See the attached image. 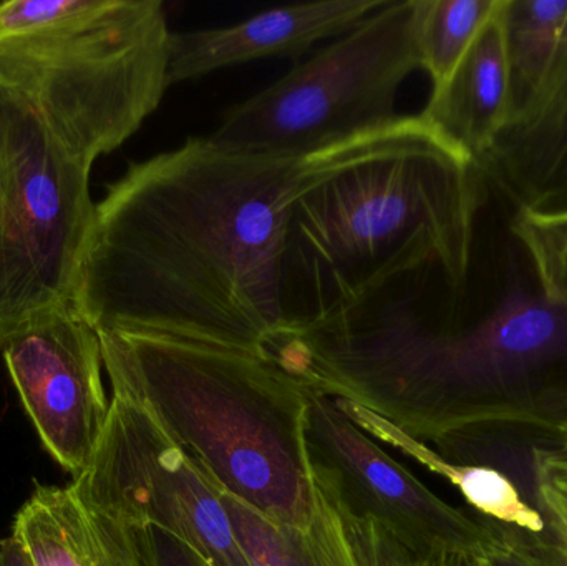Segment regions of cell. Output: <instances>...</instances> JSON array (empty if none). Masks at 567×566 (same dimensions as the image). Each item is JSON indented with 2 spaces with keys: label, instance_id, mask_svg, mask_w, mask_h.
<instances>
[{
  "label": "cell",
  "instance_id": "1",
  "mask_svg": "<svg viewBox=\"0 0 567 566\" xmlns=\"http://www.w3.org/2000/svg\"><path fill=\"white\" fill-rule=\"evenodd\" d=\"M303 159L198 136L132 163L95 203L70 308L96 331L268 358L290 329L287 229Z\"/></svg>",
  "mask_w": 567,
  "mask_h": 566
},
{
  "label": "cell",
  "instance_id": "2",
  "mask_svg": "<svg viewBox=\"0 0 567 566\" xmlns=\"http://www.w3.org/2000/svg\"><path fill=\"white\" fill-rule=\"evenodd\" d=\"M269 358L309 391L360 405L425 444L496 428L556 438L567 395L556 385L567 368V308L518 292L462 331H440L393 299L290 328Z\"/></svg>",
  "mask_w": 567,
  "mask_h": 566
},
{
  "label": "cell",
  "instance_id": "3",
  "mask_svg": "<svg viewBox=\"0 0 567 566\" xmlns=\"http://www.w3.org/2000/svg\"><path fill=\"white\" fill-rule=\"evenodd\" d=\"M475 159L420 115H399L303 159L290 206L286 296L292 326L362 311L395 279L439 266L453 288L472 265Z\"/></svg>",
  "mask_w": 567,
  "mask_h": 566
},
{
  "label": "cell",
  "instance_id": "4",
  "mask_svg": "<svg viewBox=\"0 0 567 566\" xmlns=\"http://www.w3.org/2000/svg\"><path fill=\"white\" fill-rule=\"evenodd\" d=\"M99 336L112 394L145 409L219 492L284 527L310 524L312 391L265 356L166 336Z\"/></svg>",
  "mask_w": 567,
  "mask_h": 566
},
{
  "label": "cell",
  "instance_id": "5",
  "mask_svg": "<svg viewBox=\"0 0 567 566\" xmlns=\"http://www.w3.org/2000/svg\"><path fill=\"white\" fill-rule=\"evenodd\" d=\"M159 0L0 3V96L93 163L132 138L169 86Z\"/></svg>",
  "mask_w": 567,
  "mask_h": 566
},
{
  "label": "cell",
  "instance_id": "6",
  "mask_svg": "<svg viewBox=\"0 0 567 566\" xmlns=\"http://www.w3.org/2000/svg\"><path fill=\"white\" fill-rule=\"evenodd\" d=\"M419 69L413 0H386L275 85L229 106L209 138L236 152L309 158L393 122L400 86Z\"/></svg>",
  "mask_w": 567,
  "mask_h": 566
},
{
  "label": "cell",
  "instance_id": "7",
  "mask_svg": "<svg viewBox=\"0 0 567 566\" xmlns=\"http://www.w3.org/2000/svg\"><path fill=\"white\" fill-rule=\"evenodd\" d=\"M90 175L29 110L0 96V349L70 308L95 212Z\"/></svg>",
  "mask_w": 567,
  "mask_h": 566
},
{
  "label": "cell",
  "instance_id": "8",
  "mask_svg": "<svg viewBox=\"0 0 567 566\" xmlns=\"http://www.w3.org/2000/svg\"><path fill=\"white\" fill-rule=\"evenodd\" d=\"M70 487L83 504L126 528L156 527L213 566H251L218 487L135 402L113 395L86 471Z\"/></svg>",
  "mask_w": 567,
  "mask_h": 566
},
{
  "label": "cell",
  "instance_id": "9",
  "mask_svg": "<svg viewBox=\"0 0 567 566\" xmlns=\"http://www.w3.org/2000/svg\"><path fill=\"white\" fill-rule=\"evenodd\" d=\"M306 439L316 484L347 514L382 525L416 558L439 550L485 554L492 541L485 518L433 494L333 399L312 392Z\"/></svg>",
  "mask_w": 567,
  "mask_h": 566
},
{
  "label": "cell",
  "instance_id": "10",
  "mask_svg": "<svg viewBox=\"0 0 567 566\" xmlns=\"http://www.w3.org/2000/svg\"><path fill=\"white\" fill-rule=\"evenodd\" d=\"M0 351L43 449L75 481L110 414L99 331L66 308L37 319Z\"/></svg>",
  "mask_w": 567,
  "mask_h": 566
},
{
  "label": "cell",
  "instance_id": "11",
  "mask_svg": "<svg viewBox=\"0 0 567 566\" xmlns=\"http://www.w3.org/2000/svg\"><path fill=\"white\" fill-rule=\"evenodd\" d=\"M386 0H320L266 10L219 29L172 32L169 85L261 59H300L319 40L337 39Z\"/></svg>",
  "mask_w": 567,
  "mask_h": 566
},
{
  "label": "cell",
  "instance_id": "12",
  "mask_svg": "<svg viewBox=\"0 0 567 566\" xmlns=\"http://www.w3.org/2000/svg\"><path fill=\"white\" fill-rule=\"evenodd\" d=\"M509 105L506 132H553L567 122V0H503Z\"/></svg>",
  "mask_w": 567,
  "mask_h": 566
},
{
  "label": "cell",
  "instance_id": "13",
  "mask_svg": "<svg viewBox=\"0 0 567 566\" xmlns=\"http://www.w3.org/2000/svg\"><path fill=\"white\" fill-rule=\"evenodd\" d=\"M502 9L503 2L420 113L476 165L506 132L508 122L509 70Z\"/></svg>",
  "mask_w": 567,
  "mask_h": 566
},
{
  "label": "cell",
  "instance_id": "14",
  "mask_svg": "<svg viewBox=\"0 0 567 566\" xmlns=\"http://www.w3.org/2000/svg\"><path fill=\"white\" fill-rule=\"evenodd\" d=\"M12 535L33 566H143L125 528L83 504L70 485H33Z\"/></svg>",
  "mask_w": 567,
  "mask_h": 566
},
{
  "label": "cell",
  "instance_id": "15",
  "mask_svg": "<svg viewBox=\"0 0 567 566\" xmlns=\"http://www.w3.org/2000/svg\"><path fill=\"white\" fill-rule=\"evenodd\" d=\"M333 401L342 409L343 414L355 422L370 438L375 439L380 444L389 445L393 451L412 459L426 471L449 482L480 517L506 527L519 528L529 534L548 532L545 518L539 514L538 508H533L525 501L515 482L506 477L503 472L488 465L449 461L425 442L409 438L373 412L350 402L337 401V399Z\"/></svg>",
  "mask_w": 567,
  "mask_h": 566
},
{
  "label": "cell",
  "instance_id": "16",
  "mask_svg": "<svg viewBox=\"0 0 567 566\" xmlns=\"http://www.w3.org/2000/svg\"><path fill=\"white\" fill-rule=\"evenodd\" d=\"M219 495L251 566H362L342 517L319 485L316 514L306 528L275 524L228 494Z\"/></svg>",
  "mask_w": 567,
  "mask_h": 566
},
{
  "label": "cell",
  "instance_id": "17",
  "mask_svg": "<svg viewBox=\"0 0 567 566\" xmlns=\"http://www.w3.org/2000/svg\"><path fill=\"white\" fill-rule=\"evenodd\" d=\"M503 0H413V25L422 69L433 89L455 72Z\"/></svg>",
  "mask_w": 567,
  "mask_h": 566
},
{
  "label": "cell",
  "instance_id": "18",
  "mask_svg": "<svg viewBox=\"0 0 567 566\" xmlns=\"http://www.w3.org/2000/svg\"><path fill=\"white\" fill-rule=\"evenodd\" d=\"M512 231L532 258L542 295L567 308V208L523 206Z\"/></svg>",
  "mask_w": 567,
  "mask_h": 566
},
{
  "label": "cell",
  "instance_id": "19",
  "mask_svg": "<svg viewBox=\"0 0 567 566\" xmlns=\"http://www.w3.org/2000/svg\"><path fill=\"white\" fill-rule=\"evenodd\" d=\"M532 467L539 514L567 560V439L533 449Z\"/></svg>",
  "mask_w": 567,
  "mask_h": 566
},
{
  "label": "cell",
  "instance_id": "20",
  "mask_svg": "<svg viewBox=\"0 0 567 566\" xmlns=\"http://www.w3.org/2000/svg\"><path fill=\"white\" fill-rule=\"evenodd\" d=\"M485 522L492 532V541L483 557L489 566H567L565 555L548 532L529 534L486 518Z\"/></svg>",
  "mask_w": 567,
  "mask_h": 566
},
{
  "label": "cell",
  "instance_id": "21",
  "mask_svg": "<svg viewBox=\"0 0 567 566\" xmlns=\"http://www.w3.org/2000/svg\"><path fill=\"white\" fill-rule=\"evenodd\" d=\"M333 505L342 517L347 537L362 566H416L419 558L382 525L369 518L353 517L342 511L336 502Z\"/></svg>",
  "mask_w": 567,
  "mask_h": 566
},
{
  "label": "cell",
  "instance_id": "22",
  "mask_svg": "<svg viewBox=\"0 0 567 566\" xmlns=\"http://www.w3.org/2000/svg\"><path fill=\"white\" fill-rule=\"evenodd\" d=\"M143 566H213L192 545L156 527H123Z\"/></svg>",
  "mask_w": 567,
  "mask_h": 566
},
{
  "label": "cell",
  "instance_id": "23",
  "mask_svg": "<svg viewBox=\"0 0 567 566\" xmlns=\"http://www.w3.org/2000/svg\"><path fill=\"white\" fill-rule=\"evenodd\" d=\"M416 566H489L483 555L470 552L439 550L420 557Z\"/></svg>",
  "mask_w": 567,
  "mask_h": 566
},
{
  "label": "cell",
  "instance_id": "24",
  "mask_svg": "<svg viewBox=\"0 0 567 566\" xmlns=\"http://www.w3.org/2000/svg\"><path fill=\"white\" fill-rule=\"evenodd\" d=\"M0 566H33L25 548L13 535L0 542Z\"/></svg>",
  "mask_w": 567,
  "mask_h": 566
},
{
  "label": "cell",
  "instance_id": "25",
  "mask_svg": "<svg viewBox=\"0 0 567 566\" xmlns=\"http://www.w3.org/2000/svg\"><path fill=\"white\" fill-rule=\"evenodd\" d=\"M559 439H567V395L563 401L561 409H559L558 434L556 441Z\"/></svg>",
  "mask_w": 567,
  "mask_h": 566
}]
</instances>
